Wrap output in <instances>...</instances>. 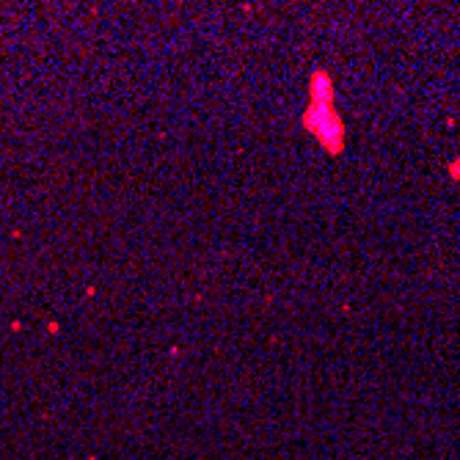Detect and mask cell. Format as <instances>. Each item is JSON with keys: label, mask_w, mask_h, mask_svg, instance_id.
Instances as JSON below:
<instances>
[{"label": "cell", "mask_w": 460, "mask_h": 460, "mask_svg": "<svg viewBox=\"0 0 460 460\" xmlns=\"http://www.w3.org/2000/svg\"><path fill=\"white\" fill-rule=\"evenodd\" d=\"M301 127L320 141L322 152H328L331 157H339L344 152L347 130H344L342 113L336 111V105H309L301 116Z\"/></svg>", "instance_id": "6da1fadb"}, {"label": "cell", "mask_w": 460, "mask_h": 460, "mask_svg": "<svg viewBox=\"0 0 460 460\" xmlns=\"http://www.w3.org/2000/svg\"><path fill=\"white\" fill-rule=\"evenodd\" d=\"M336 99V89H334V77L326 69H314L309 77V105H334Z\"/></svg>", "instance_id": "7a4b0ae2"}, {"label": "cell", "mask_w": 460, "mask_h": 460, "mask_svg": "<svg viewBox=\"0 0 460 460\" xmlns=\"http://www.w3.org/2000/svg\"><path fill=\"white\" fill-rule=\"evenodd\" d=\"M446 174H449L452 182H460V157L449 160V166H446Z\"/></svg>", "instance_id": "3957f363"}, {"label": "cell", "mask_w": 460, "mask_h": 460, "mask_svg": "<svg viewBox=\"0 0 460 460\" xmlns=\"http://www.w3.org/2000/svg\"><path fill=\"white\" fill-rule=\"evenodd\" d=\"M58 328H61L58 322H47V331H50V334H58Z\"/></svg>", "instance_id": "277c9868"}]
</instances>
